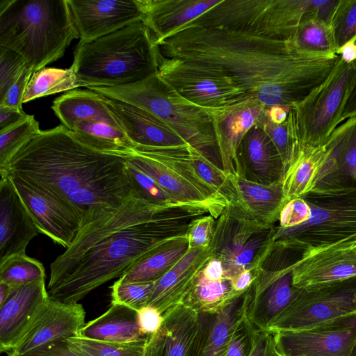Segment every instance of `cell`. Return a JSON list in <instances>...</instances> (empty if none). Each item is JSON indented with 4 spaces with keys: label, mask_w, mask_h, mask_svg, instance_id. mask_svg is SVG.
Wrapping results in <instances>:
<instances>
[{
    "label": "cell",
    "mask_w": 356,
    "mask_h": 356,
    "mask_svg": "<svg viewBox=\"0 0 356 356\" xmlns=\"http://www.w3.org/2000/svg\"><path fill=\"white\" fill-rule=\"evenodd\" d=\"M163 318L159 330L148 338L144 356H188L199 327V312L181 303Z\"/></svg>",
    "instance_id": "cell-27"
},
{
    "label": "cell",
    "mask_w": 356,
    "mask_h": 356,
    "mask_svg": "<svg viewBox=\"0 0 356 356\" xmlns=\"http://www.w3.org/2000/svg\"><path fill=\"white\" fill-rule=\"evenodd\" d=\"M238 159L243 175L251 172L254 181L270 184L282 180L284 166L275 145L259 125L252 127L244 136L239 149Z\"/></svg>",
    "instance_id": "cell-30"
},
{
    "label": "cell",
    "mask_w": 356,
    "mask_h": 356,
    "mask_svg": "<svg viewBox=\"0 0 356 356\" xmlns=\"http://www.w3.org/2000/svg\"><path fill=\"white\" fill-rule=\"evenodd\" d=\"M327 156L326 145L296 148L285 168L282 185L286 200L300 197L312 190Z\"/></svg>",
    "instance_id": "cell-34"
},
{
    "label": "cell",
    "mask_w": 356,
    "mask_h": 356,
    "mask_svg": "<svg viewBox=\"0 0 356 356\" xmlns=\"http://www.w3.org/2000/svg\"><path fill=\"white\" fill-rule=\"evenodd\" d=\"M81 304H67L48 300L30 327L8 356H19L41 346L78 337L86 325Z\"/></svg>",
    "instance_id": "cell-18"
},
{
    "label": "cell",
    "mask_w": 356,
    "mask_h": 356,
    "mask_svg": "<svg viewBox=\"0 0 356 356\" xmlns=\"http://www.w3.org/2000/svg\"><path fill=\"white\" fill-rule=\"evenodd\" d=\"M19 356H79L74 353L65 340L41 346Z\"/></svg>",
    "instance_id": "cell-53"
},
{
    "label": "cell",
    "mask_w": 356,
    "mask_h": 356,
    "mask_svg": "<svg viewBox=\"0 0 356 356\" xmlns=\"http://www.w3.org/2000/svg\"><path fill=\"white\" fill-rule=\"evenodd\" d=\"M8 175L40 233L69 248L83 226L76 211L66 201L35 181Z\"/></svg>",
    "instance_id": "cell-15"
},
{
    "label": "cell",
    "mask_w": 356,
    "mask_h": 356,
    "mask_svg": "<svg viewBox=\"0 0 356 356\" xmlns=\"http://www.w3.org/2000/svg\"><path fill=\"white\" fill-rule=\"evenodd\" d=\"M86 88L155 115L222 168L212 116L214 109L202 108L185 99L158 74L131 84Z\"/></svg>",
    "instance_id": "cell-7"
},
{
    "label": "cell",
    "mask_w": 356,
    "mask_h": 356,
    "mask_svg": "<svg viewBox=\"0 0 356 356\" xmlns=\"http://www.w3.org/2000/svg\"><path fill=\"white\" fill-rule=\"evenodd\" d=\"M356 276V249L341 243L305 252L293 268L296 288L335 282Z\"/></svg>",
    "instance_id": "cell-21"
},
{
    "label": "cell",
    "mask_w": 356,
    "mask_h": 356,
    "mask_svg": "<svg viewBox=\"0 0 356 356\" xmlns=\"http://www.w3.org/2000/svg\"><path fill=\"white\" fill-rule=\"evenodd\" d=\"M309 207L302 197H296L288 201L282 208L279 216V226L289 228L300 225L309 218Z\"/></svg>",
    "instance_id": "cell-49"
},
{
    "label": "cell",
    "mask_w": 356,
    "mask_h": 356,
    "mask_svg": "<svg viewBox=\"0 0 356 356\" xmlns=\"http://www.w3.org/2000/svg\"><path fill=\"white\" fill-rule=\"evenodd\" d=\"M259 330L245 315L235 327L230 339L226 356H250Z\"/></svg>",
    "instance_id": "cell-47"
},
{
    "label": "cell",
    "mask_w": 356,
    "mask_h": 356,
    "mask_svg": "<svg viewBox=\"0 0 356 356\" xmlns=\"http://www.w3.org/2000/svg\"><path fill=\"white\" fill-rule=\"evenodd\" d=\"M158 74L185 99L204 108H225L250 98L222 72L179 58L162 54Z\"/></svg>",
    "instance_id": "cell-11"
},
{
    "label": "cell",
    "mask_w": 356,
    "mask_h": 356,
    "mask_svg": "<svg viewBox=\"0 0 356 356\" xmlns=\"http://www.w3.org/2000/svg\"><path fill=\"white\" fill-rule=\"evenodd\" d=\"M221 1L143 0V22L153 33L158 45Z\"/></svg>",
    "instance_id": "cell-29"
},
{
    "label": "cell",
    "mask_w": 356,
    "mask_h": 356,
    "mask_svg": "<svg viewBox=\"0 0 356 356\" xmlns=\"http://www.w3.org/2000/svg\"><path fill=\"white\" fill-rule=\"evenodd\" d=\"M295 41L300 47L305 50L338 53L335 48L332 28L320 19L319 12L307 15L302 19Z\"/></svg>",
    "instance_id": "cell-39"
},
{
    "label": "cell",
    "mask_w": 356,
    "mask_h": 356,
    "mask_svg": "<svg viewBox=\"0 0 356 356\" xmlns=\"http://www.w3.org/2000/svg\"><path fill=\"white\" fill-rule=\"evenodd\" d=\"M338 52L346 63L354 62L356 60V36L346 43Z\"/></svg>",
    "instance_id": "cell-58"
},
{
    "label": "cell",
    "mask_w": 356,
    "mask_h": 356,
    "mask_svg": "<svg viewBox=\"0 0 356 356\" xmlns=\"http://www.w3.org/2000/svg\"><path fill=\"white\" fill-rule=\"evenodd\" d=\"M350 356H356V341L354 343V346L353 347V349L351 350Z\"/></svg>",
    "instance_id": "cell-60"
},
{
    "label": "cell",
    "mask_w": 356,
    "mask_h": 356,
    "mask_svg": "<svg viewBox=\"0 0 356 356\" xmlns=\"http://www.w3.org/2000/svg\"><path fill=\"white\" fill-rule=\"evenodd\" d=\"M154 286V282L121 283L117 280L111 287V302L138 312L147 305Z\"/></svg>",
    "instance_id": "cell-42"
},
{
    "label": "cell",
    "mask_w": 356,
    "mask_h": 356,
    "mask_svg": "<svg viewBox=\"0 0 356 356\" xmlns=\"http://www.w3.org/2000/svg\"><path fill=\"white\" fill-rule=\"evenodd\" d=\"M355 312L356 276L298 288L293 300L267 331L300 330Z\"/></svg>",
    "instance_id": "cell-12"
},
{
    "label": "cell",
    "mask_w": 356,
    "mask_h": 356,
    "mask_svg": "<svg viewBox=\"0 0 356 356\" xmlns=\"http://www.w3.org/2000/svg\"><path fill=\"white\" fill-rule=\"evenodd\" d=\"M80 42H89L144 21L143 0H67Z\"/></svg>",
    "instance_id": "cell-16"
},
{
    "label": "cell",
    "mask_w": 356,
    "mask_h": 356,
    "mask_svg": "<svg viewBox=\"0 0 356 356\" xmlns=\"http://www.w3.org/2000/svg\"><path fill=\"white\" fill-rule=\"evenodd\" d=\"M49 299L45 281L15 289L0 306V351L10 352Z\"/></svg>",
    "instance_id": "cell-24"
},
{
    "label": "cell",
    "mask_w": 356,
    "mask_h": 356,
    "mask_svg": "<svg viewBox=\"0 0 356 356\" xmlns=\"http://www.w3.org/2000/svg\"><path fill=\"white\" fill-rule=\"evenodd\" d=\"M325 145L327 156L313 189L356 188V118L339 124Z\"/></svg>",
    "instance_id": "cell-26"
},
{
    "label": "cell",
    "mask_w": 356,
    "mask_h": 356,
    "mask_svg": "<svg viewBox=\"0 0 356 356\" xmlns=\"http://www.w3.org/2000/svg\"><path fill=\"white\" fill-rule=\"evenodd\" d=\"M216 219L207 214L191 222L187 232L189 248H207L215 232Z\"/></svg>",
    "instance_id": "cell-48"
},
{
    "label": "cell",
    "mask_w": 356,
    "mask_h": 356,
    "mask_svg": "<svg viewBox=\"0 0 356 356\" xmlns=\"http://www.w3.org/2000/svg\"><path fill=\"white\" fill-rule=\"evenodd\" d=\"M128 162L150 176L175 202L205 209L218 219L228 200L212 187L220 168L189 144L171 147L136 146Z\"/></svg>",
    "instance_id": "cell-6"
},
{
    "label": "cell",
    "mask_w": 356,
    "mask_h": 356,
    "mask_svg": "<svg viewBox=\"0 0 356 356\" xmlns=\"http://www.w3.org/2000/svg\"><path fill=\"white\" fill-rule=\"evenodd\" d=\"M207 214L199 206L160 204L134 193L114 212L82 227L50 264L49 296L77 303L165 241L187 233L193 220Z\"/></svg>",
    "instance_id": "cell-2"
},
{
    "label": "cell",
    "mask_w": 356,
    "mask_h": 356,
    "mask_svg": "<svg viewBox=\"0 0 356 356\" xmlns=\"http://www.w3.org/2000/svg\"><path fill=\"white\" fill-rule=\"evenodd\" d=\"M29 115L24 111L0 106V131L21 123L26 120Z\"/></svg>",
    "instance_id": "cell-54"
},
{
    "label": "cell",
    "mask_w": 356,
    "mask_h": 356,
    "mask_svg": "<svg viewBox=\"0 0 356 356\" xmlns=\"http://www.w3.org/2000/svg\"><path fill=\"white\" fill-rule=\"evenodd\" d=\"M127 166L134 193L157 204L169 206L184 205L175 202L150 176L128 162L127 160Z\"/></svg>",
    "instance_id": "cell-44"
},
{
    "label": "cell",
    "mask_w": 356,
    "mask_h": 356,
    "mask_svg": "<svg viewBox=\"0 0 356 356\" xmlns=\"http://www.w3.org/2000/svg\"><path fill=\"white\" fill-rule=\"evenodd\" d=\"M291 106L284 105H273L266 108V113L269 120L275 124H282L288 118Z\"/></svg>",
    "instance_id": "cell-57"
},
{
    "label": "cell",
    "mask_w": 356,
    "mask_h": 356,
    "mask_svg": "<svg viewBox=\"0 0 356 356\" xmlns=\"http://www.w3.org/2000/svg\"><path fill=\"white\" fill-rule=\"evenodd\" d=\"M81 87L73 67L66 69L44 67L34 72L26 88L22 102L67 92Z\"/></svg>",
    "instance_id": "cell-37"
},
{
    "label": "cell",
    "mask_w": 356,
    "mask_h": 356,
    "mask_svg": "<svg viewBox=\"0 0 356 356\" xmlns=\"http://www.w3.org/2000/svg\"><path fill=\"white\" fill-rule=\"evenodd\" d=\"M5 175L49 189L76 211L82 227L114 212L134 194L127 157L91 148L63 124L41 131L22 147L0 169Z\"/></svg>",
    "instance_id": "cell-3"
},
{
    "label": "cell",
    "mask_w": 356,
    "mask_h": 356,
    "mask_svg": "<svg viewBox=\"0 0 356 356\" xmlns=\"http://www.w3.org/2000/svg\"><path fill=\"white\" fill-rule=\"evenodd\" d=\"M213 256L211 244L207 248H188L168 272L154 282L147 306L156 308L163 315L181 304L196 274Z\"/></svg>",
    "instance_id": "cell-28"
},
{
    "label": "cell",
    "mask_w": 356,
    "mask_h": 356,
    "mask_svg": "<svg viewBox=\"0 0 356 356\" xmlns=\"http://www.w3.org/2000/svg\"><path fill=\"white\" fill-rule=\"evenodd\" d=\"M78 337L117 343H135L149 337L140 330L138 312L113 302L103 314L86 323Z\"/></svg>",
    "instance_id": "cell-31"
},
{
    "label": "cell",
    "mask_w": 356,
    "mask_h": 356,
    "mask_svg": "<svg viewBox=\"0 0 356 356\" xmlns=\"http://www.w3.org/2000/svg\"><path fill=\"white\" fill-rule=\"evenodd\" d=\"M353 63L354 67V77L343 106L339 125L348 119L356 118V60L353 62Z\"/></svg>",
    "instance_id": "cell-55"
},
{
    "label": "cell",
    "mask_w": 356,
    "mask_h": 356,
    "mask_svg": "<svg viewBox=\"0 0 356 356\" xmlns=\"http://www.w3.org/2000/svg\"><path fill=\"white\" fill-rule=\"evenodd\" d=\"M163 315L156 308L146 306L138 312V320L143 334L150 337L155 334L163 323Z\"/></svg>",
    "instance_id": "cell-51"
},
{
    "label": "cell",
    "mask_w": 356,
    "mask_h": 356,
    "mask_svg": "<svg viewBox=\"0 0 356 356\" xmlns=\"http://www.w3.org/2000/svg\"><path fill=\"white\" fill-rule=\"evenodd\" d=\"M250 286L219 309L199 312L197 333L188 356H226L233 332L245 315Z\"/></svg>",
    "instance_id": "cell-22"
},
{
    "label": "cell",
    "mask_w": 356,
    "mask_h": 356,
    "mask_svg": "<svg viewBox=\"0 0 356 356\" xmlns=\"http://www.w3.org/2000/svg\"><path fill=\"white\" fill-rule=\"evenodd\" d=\"M15 289L17 288L8 284L0 282V306L6 301Z\"/></svg>",
    "instance_id": "cell-59"
},
{
    "label": "cell",
    "mask_w": 356,
    "mask_h": 356,
    "mask_svg": "<svg viewBox=\"0 0 356 356\" xmlns=\"http://www.w3.org/2000/svg\"><path fill=\"white\" fill-rule=\"evenodd\" d=\"M99 95L134 147L188 144L174 129L150 113L106 95Z\"/></svg>",
    "instance_id": "cell-23"
},
{
    "label": "cell",
    "mask_w": 356,
    "mask_h": 356,
    "mask_svg": "<svg viewBox=\"0 0 356 356\" xmlns=\"http://www.w3.org/2000/svg\"><path fill=\"white\" fill-rule=\"evenodd\" d=\"M79 34L67 0H1L0 46L33 72L60 58Z\"/></svg>",
    "instance_id": "cell-4"
},
{
    "label": "cell",
    "mask_w": 356,
    "mask_h": 356,
    "mask_svg": "<svg viewBox=\"0 0 356 356\" xmlns=\"http://www.w3.org/2000/svg\"><path fill=\"white\" fill-rule=\"evenodd\" d=\"M51 108L70 131L78 123L90 120L105 122L120 129L99 94L89 89L65 92L54 100Z\"/></svg>",
    "instance_id": "cell-32"
},
{
    "label": "cell",
    "mask_w": 356,
    "mask_h": 356,
    "mask_svg": "<svg viewBox=\"0 0 356 356\" xmlns=\"http://www.w3.org/2000/svg\"><path fill=\"white\" fill-rule=\"evenodd\" d=\"M82 143L99 152L128 157L134 145L119 128L102 121H84L71 131Z\"/></svg>",
    "instance_id": "cell-35"
},
{
    "label": "cell",
    "mask_w": 356,
    "mask_h": 356,
    "mask_svg": "<svg viewBox=\"0 0 356 356\" xmlns=\"http://www.w3.org/2000/svg\"><path fill=\"white\" fill-rule=\"evenodd\" d=\"M187 233L172 237L145 254L118 280L121 283L155 282L188 250Z\"/></svg>",
    "instance_id": "cell-33"
},
{
    "label": "cell",
    "mask_w": 356,
    "mask_h": 356,
    "mask_svg": "<svg viewBox=\"0 0 356 356\" xmlns=\"http://www.w3.org/2000/svg\"><path fill=\"white\" fill-rule=\"evenodd\" d=\"M273 227L238 218L226 209L216 220L211 243L214 257L222 262L224 275L233 280L247 268L253 259L271 241Z\"/></svg>",
    "instance_id": "cell-13"
},
{
    "label": "cell",
    "mask_w": 356,
    "mask_h": 356,
    "mask_svg": "<svg viewBox=\"0 0 356 356\" xmlns=\"http://www.w3.org/2000/svg\"><path fill=\"white\" fill-rule=\"evenodd\" d=\"M158 46L165 57L222 72L266 108L302 101L327 78L341 57L338 53L303 49L294 40L197 27L181 30Z\"/></svg>",
    "instance_id": "cell-1"
},
{
    "label": "cell",
    "mask_w": 356,
    "mask_h": 356,
    "mask_svg": "<svg viewBox=\"0 0 356 356\" xmlns=\"http://www.w3.org/2000/svg\"><path fill=\"white\" fill-rule=\"evenodd\" d=\"M202 268L192 282L183 304L197 312H214L242 293L234 289L232 279L210 280L203 275Z\"/></svg>",
    "instance_id": "cell-36"
},
{
    "label": "cell",
    "mask_w": 356,
    "mask_h": 356,
    "mask_svg": "<svg viewBox=\"0 0 356 356\" xmlns=\"http://www.w3.org/2000/svg\"><path fill=\"white\" fill-rule=\"evenodd\" d=\"M354 248L356 249V245Z\"/></svg>",
    "instance_id": "cell-61"
},
{
    "label": "cell",
    "mask_w": 356,
    "mask_h": 356,
    "mask_svg": "<svg viewBox=\"0 0 356 356\" xmlns=\"http://www.w3.org/2000/svg\"><path fill=\"white\" fill-rule=\"evenodd\" d=\"M301 197L309 218L296 227H274L273 243L304 252L341 243L356 245V188L313 189Z\"/></svg>",
    "instance_id": "cell-9"
},
{
    "label": "cell",
    "mask_w": 356,
    "mask_h": 356,
    "mask_svg": "<svg viewBox=\"0 0 356 356\" xmlns=\"http://www.w3.org/2000/svg\"><path fill=\"white\" fill-rule=\"evenodd\" d=\"M39 233L9 177L0 176V262L26 254L29 242Z\"/></svg>",
    "instance_id": "cell-25"
},
{
    "label": "cell",
    "mask_w": 356,
    "mask_h": 356,
    "mask_svg": "<svg viewBox=\"0 0 356 356\" xmlns=\"http://www.w3.org/2000/svg\"><path fill=\"white\" fill-rule=\"evenodd\" d=\"M45 277L42 264L26 254H15L0 262V282L15 288L44 282Z\"/></svg>",
    "instance_id": "cell-38"
},
{
    "label": "cell",
    "mask_w": 356,
    "mask_h": 356,
    "mask_svg": "<svg viewBox=\"0 0 356 356\" xmlns=\"http://www.w3.org/2000/svg\"><path fill=\"white\" fill-rule=\"evenodd\" d=\"M324 2L308 0H222L181 30L191 27L225 29L268 38L295 40L302 19L307 15L318 13Z\"/></svg>",
    "instance_id": "cell-8"
},
{
    "label": "cell",
    "mask_w": 356,
    "mask_h": 356,
    "mask_svg": "<svg viewBox=\"0 0 356 356\" xmlns=\"http://www.w3.org/2000/svg\"><path fill=\"white\" fill-rule=\"evenodd\" d=\"M33 73V71L29 66L24 68L0 101V106L23 111V96Z\"/></svg>",
    "instance_id": "cell-50"
},
{
    "label": "cell",
    "mask_w": 356,
    "mask_h": 356,
    "mask_svg": "<svg viewBox=\"0 0 356 356\" xmlns=\"http://www.w3.org/2000/svg\"><path fill=\"white\" fill-rule=\"evenodd\" d=\"M331 27L338 52L346 43L356 36V0H340Z\"/></svg>",
    "instance_id": "cell-43"
},
{
    "label": "cell",
    "mask_w": 356,
    "mask_h": 356,
    "mask_svg": "<svg viewBox=\"0 0 356 356\" xmlns=\"http://www.w3.org/2000/svg\"><path fill=\"white\" fill-rule=\"evenodd\" d=\"M147 339L135 343H117L88 339L80 337L65 341L79 356H144Z\"/></svg>",
    "instance_id": "cell-40"
},
{
    "label": "cell",
    "mask_w": 356,
    "mask_h": 356,
    "mask_svg": "<svg viewBox=\"0 0 356 356\" xmlns=\"http://www.w3.org/2000/svg\"><path fill=\"white\" fill-rule=\"evenodd\" d=\"M273 334L280 356H350L356 341V312Z\"/></svg>",
    "instance_id": "cell-14"
},
{
    "label": "cell",
    "mask_w": 356,
    "mask_h": 356,
    "mask_svg": "<svg viewBox=\"0 0 356 356\" xmlns=\"http://www.w3.org/2000/svg\"><path fill=\"white\" fill-rule=\"evenodd\" d=\"M287 265L270 271L260 269L250 286L245 316L259 330H267L296 296L293 285V268Z\"/></svg>",
    "instance_id": "cell-19"
},
{
    "label": "cell",
    "mask_w": 356,
    "mask_h": 356,
    "mask_svg": "<svg viewBox=\"0 0 356 356\" xmlns=\"http://www.w3.org/2000/svg\"><path fill=\"white\" fill-rule=\"evenodd\" d=\"M257 125L265 131L275 145L281 156L285 170L293 146L291 129L288 118L282 124H275L269 120L265 111V113Z\"/></svg>",
    "instance_id": "cell-45"
},
{
    "label": "cell",
    "mask_w": 356,
    "mask_h": 356,
    "mask_svg": "<svg viewBox=\"0 0 356 356\" xmlns=\"http://www.w3.org/2000/svg\"><path fill=\"white\" fill-rule=\"evenodd\" d=\"M250 356H280L275 347L273 332L259 330Z\"/></svg>",
    "instance_id": "cell-52"
},
{
    "label": "cell",
    "mask_w": 356,
    "mask_h": 356,
    "mask_svg": "<svg viewBox=\"0 0 356 356\" xmlns=\"http://www.w3.org/2000/svg\"><path fill=\"white\" fill-rule=\"evenodd\" d=\"M232 194L226 209L233 215L266 227H273L287 202L282 180L264 184L241 174L226 175Z\"/></svg>",
    "instance_id": "cell-17"
},
{
    "label": "cell",
    "mask_w": 356,
    "mask_h": 356,
    "mask_svg": "<svg viewBox=\"0 0 356 356\" xmlns=\"http://www.w3.org/2000/svg\"><path fill=\"white\" fill-rule=\"evenodd\" d=\"M265 111V107L251 98L232 106L213 110L216 138L226 175H243L238 159L241 143L248 131L259 124Z\"/></svg>",
    "instance_id": "cell-20"
},
{
    "label": "cell",
    "mask_w": 356,
    "mask_h": 356,
    "mask_svg": "<svg viewBox=\"0 0 356 356\" xmlns=\"http://www.w3.org/2000/svg\"><path fill=\"white\" fill-rule=\"evenodd\" d=\"M162 54L140 22L89 42H79L72 65L81 87L131 84L158 74Z\"/></svg>",
    "instance_id": "cell-5"
},
{
    "label": "cell",
    "mask_w": 356,
    "mask_h": 356,
    "mask_svg": "<svg viewBox=\"0 0 356 356\" xmlns=\"http://www.w3.org/2000/svg\"><path fill=\"white\" fill-rule=\"evenodd\" d=\"M353 77V63L341 57L320 86L291 106L288 119L296 147L316 148L327 143L339 125Z\"/></svg>",
    "instance_id": "cell-10"
},
{
    "label": "cell",
    "mask_w": 356,
    "mask_h": 356,
    "mask_svg": "<svg viewBox=\"0 0 356 356\" xmlns=\"http://www.w3.org/2000/svg\"><path fill=\"white\" fill-rule=\"evenodd\" d=\"M259 270V268L252 266L236 275L232 280L234 289L236 292H243L246 291L257 277Z\"/></svg>",
    "instance_id": "cell-56"
},
{
    "label": "cell",
    "mask_w": 356,
    "mask_h": 356,
    "mask_svg": "<svg viewBox=\"0 0 356 356\" xmlns=\"http://www.w3.org/2000/svg\"><path fill=\"white\" fill-rule=\"evenodd\" d=\"M26 66L19 54L0 46V101Z\"/></svg>",
    "instance_id": "cell-46"
},
{
    "label": "cell",
    "mask_w": 356,
    "mask_h": 356,
    "mask_svg": "<svg viewBox=\"0 0 356 356\" xmlns=\"http://www.w3.org/2000/svg\"><path fill=\"white\" fill-rule=\"evenodd\" d=\"M40 131L39 122L31 115L21 123L0 131V169Z\"/></svg>",
    "instance_id": "cell-41"
}]
</instances>
